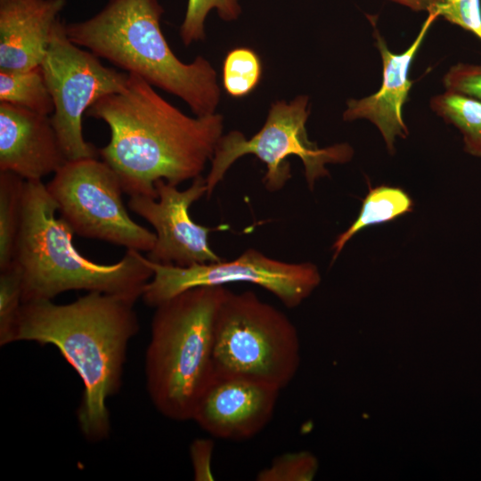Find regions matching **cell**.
I'll return each mask as SVG.
<instances>
[{
  "label": "cell",
  "mask_w": 481,
  "mask_h": 481,
  "mask_svg": "<svg viewBox=\"0 0 481 481\" xmlns=\"http://www.w3.org/2000/svg\"><path fill=\"white\" fill-rule=\"evenodd\" d=\"M86 116L109 126L99 155L129 196L157 199L159 180L178 185L201 175L224 135L221 114L188 116L132 73L124 91L99 99Z\"/></svg>",
  "instance_id": "1"
},
{
  "label": "cell",
  "mask_w": 481,
  "mask_h": 481,
  "mask_svg": "<svg viewBox=\"0 0 481 481\" xmlns=\"http://www.w3.org/2000/svg\"><path fill=\"white\" fill-rule=\"evenodd\" d=\"M136 301L87 291L68 304L47 299L22 304L14 342L53 345L77 371L84 385L77 420L89 443L110 435L106 401L121 387L127 346L140 330Z\"/></svg>",
  "instance_id": "2"
},
{
  "label": "cell",
  "mask_w": 481,
  "mask_h": 481,
  "mask_svg": "<svg viewBox=\"0 0 481 481\" xmlns=\"http://www.w3.org/2000/svg\"><path fill=\"white\" fill-rule=\"evenodd\" d=\"M163 12L159 0H109L65 29L73 43L178 97L195 116L216 113L221 101L216 69L200 55L191 62L176 57L161 29Z\"/></svg>",
  "instance_id": "3"
},
{
  "label": "cell",
  "mask_w": 481,
  "mask_h": 481,
  "mask_svg": "<svg viewBox=\"0 0 481 481\" xmlns=\"http://www.w3.org/2000/svg\"><path fill=\"white\" fill-rule=\"evenodd\" d=\"M42 180L26 181L22 220L13 260L22 276L23 303L53 300L69 290L100 291L138 300L152 277L146 257L126 249L117 263L102 265L80 254L73 231L60 216Z\"/></svg>",
  "instance_id": "4"
},
{
  "label": "cell",
  "mask_w": 481,
  "mask_h": 481,
  "mask_svg": "<svg viewBox=\"0 0 481 481\" xmlns=\"http://www.w3.org/2000/svg\"><path fill=\"white\" fill-rule=\"evenodd\" d=\"M226 289L197 287L155 307L144 358L146 388L155 409L171 420H192L215 377V321Z\"/></svg>",
  "instance_id": "5"
},
{
  "label": "cell",
  "mask_w": 481,
  "mask_h": 481,
  "mask_svg": "<svg viewBox=\"0 0 481 481\" xmlns=\"http://www.w3.org/2000/svg\"><path fill=\"white\" fill-rule=\"evenodd\" d=\"M299 363V338L290 319L253 291L226 289L215 321V377L244 378L281 390Z\"/></svg>",
  "instance_id": "6"
},
{
  "label": "cell",
  "mask_w": 481,
  "mask_h": 481,
  "mask_svg": "<svg viewBox=\"0 0 481 481\" xmlns=\"http://www.w3.org/2000/svg\"><path fill=\"white\" fill-rule=\"evenodd\" d=\"M309 114V97L298 95L290 102H273L263 126L250 138H246L238 130L224 134L205 177L207 197L211 196L231 166L245 155H254L265 165L263 183L271 192L281 190L291 178L289 157L300 159L311 190L317 179L329 175L327 164L349 161L353 149L347 143L319 148L308 139L306 121Z\"/></svg>",
  "instance_id": "7"
},
{
  "label": "cell",
  "mask_w": 481,
  "mask_h": 481,
  "mask_svg": "<svg viewBox=\"0 0 481 481\" xmlns=\"http://www.w3.org/2000/svg\"><path fill=\"white\" fill-rule=\"evenodd\" d=\"M45 186L75 234L139 252L153 248L156 234L130 217L120 180L102 159L68 160Z\"/></svg>",
  "instance_id": "8"
},
{
  "label": "cell",
  "mask_w": 481,
  "mask_h": 481,
  "mask_svg": "<svg viewBox=\"0 0 481 481\" xmlns=\"http://www.w3.org/2000/svg\"><path fill=\"white\" fill-rule=\"evenodd\" d=\"M60 20L40 65L53 102L51 121L68 160L97 158L99 150L83 135V117L99 99L124 91L129 73L104 66L73 43Z\"/></svg>",
  "instance_id": "9"
},
{
  "label": "cell",
  "mask_w": 481,
  "mask_h": 481,
  "mask_svg": "<svg viewBox=\"0 0 481 481\" xmlns=\"http://www.w3.org/2000/svg\"><path fill=\"white\" fill-rule=\"evenodd\" d=\"M147 263L153 274L143 288L142 299L154 308L190 289L235 282L260 286L286 307L294 308L308 298L321 281L318 268L310 262H285L252 248L231 261L178 266L154 263L147 258Z\"/></svg>",
  "instance_id": "10"
},
{
  "label": "cell",
  "mask_w": 481,
  "mask_h": 481,
  "mask_svg": "<svg viewBox=\"0 0 481 481\" xmlns=\"http://www.w3.org/2000/svg\"><path fill=\"white\" fill-rule=\"evenodd\" d=\"M158 198L130 196L128 208L155 229L156 241L147 258L154 263L188 266L218 262L221 257L208 243L212 228L195 223L191 206L207 195L206 179L200 175L185 190L165 180L155 183Z\"/></svg>",
  "instance_id": "11"
},
{
  "label": "cell",
  "mask_w": 481,
  "mask_h": 481,
  "mask_svg": "<svg viewBox=\"0 0 481 481\" xmlns=\"http://www.w3.org/2000/svg\"><path fill=\"white\" fill-rule=\"evenodd\" d=\"M280 389L239 377H214L200 396L192 420L214 437L241 441L270 422Z\"/></svg>",
  "instance_id": "12"
},
{
  "label": "cell",
  "mask_w": 481,
  "mask_h": 481,
  "mask_svg": "<svg viewBox=\"0 0 481 481\" xmlns=\"http://www.w3.org/2000/svg\"><path fill=\"white\" fill-rule=\"evenodd\" d=\"M67 161L49 115L0 102V171L42 180Z\"/></svg>",
  "instance_id": "13"
},
{
  "label": "cell",
  "mask_w": 481,
  "mask_h": 481,
  "mask_svg": "<svg viewBox=\"0 0 481 481\" xmlns=\"http://www.w3.org/2000/svg\"><path fill=\"white\" fill-rule=\"evenodd\" d=\"M436 20L435 16L428 14L410 47L398 54L387 48L385 40L376 30V45L382 61L381 86L370 96L348 100L343 112V119L346 121L367 119L373 123L382 135L390 152L394 151L395 137L405 138L408 135L402 109L412 86V81L408 77L409 69Z\"/></svg>",
  "instance_id": "14"
},
{
  "label": "cell",
  "mask_w": 481,
  "mask_h": 481,
  "mask_svg": "<svg viewBox=\"0 0 481 481\" xmlns=\"http://www.w3.org/2000/svg\"><path fill=\"white\" fill-rule=\"evenodd\" d=\"M66 0H0V69L40 67Z\"/></svg>",
  "instance_id": "15"
},
{
  "label": "cell",
  "mask_w": 481,
  "mask_h": 481,
  "mask_svg": "<svg viewBox=\"0 0 481 481\" xmlns=\"http://www.w3.org/2000/svg\"><path fill=\"white\" fill-rule=\"evenodd\" d=\"M412 208V200L401 188L381 185L370 189L356 219L333 243L332 260L338 257L346 242L361 230L373 224L393 221L411 212Z\"/></svg>",
  "instance_id": "16"
},
{
  "label": "cell",
  "mask_w": 481,
  "mask_h": 481,
  "mask_svg": "<svg viewBox=\"0 0 481 481\" xmlns=\"http://www.w3.org/2000/svg\"><path fill=\"white\" fill-rule=\"evenodd\" d=\"M0 102L44 115L53 112V102L40 67L0 69Z\"/></svg>",
  "instance_id": "17"
},
{
  "label": "cell",
  "mask_w": 481,
  "mask_h": 481,
  "mask_svg": "<svg viewBox=\"0 0 481 481\" xmlns=\"http://www.w3.org/2000/svg\"><path fill=\"white\" fill-rule=\"evenodd\" d=\"M432 110L461 133L464 150L481 158V102L445 91L430 100Z\"/></svg>",
  "instance_id": "18"
},
{
  "label": "cell",
  "mask_w": 481,
  "mask_h": 481,
  "mask_svg": "<svg viewBox=\"0 0 481 481\" xmlns=\"http://www.w3.org/2000/svg\"><path fill=\"white\" fill-rule=\"evenodd\" d=\"M26 180L0 171V270L13 260L20 229Z\"/></svg>",
  "instance_id": "19"
},
{
  "label": "cell",
  "mask_w": 481,
  "mask_h": 481,
  "mask_svg": "<svg viewBox=\"0 0 481 481\" xmlns=\"http://www.w3.org/2000/svg\"><path fill=\"white\" fill-rule=\"evenodd\" d=\"M262 72L261 59L253 49L235 47L227 53L223 61L224 89L233 98L245 97L258 86Z\"/></svg>",
  "instance_id": "20"
},
{
  "label": "cell",
  "mask_w": 481,
  "mask_h": 481,
  "mask_svg": "<svg viewBox=\"0 0 481 481\" xmlns=\"http://www.w3.org/2000/svg\"><path fill=\"white\" fill-rule=\"evenodd\" d=\"M416 12L441 17L474 34L481 40L480 0H387Z\"/></svg>",
  "instance_id": "21"
},
{
  "label": "cell",
  "mask_w": 481,
  "mask_h": 481,
  "mask_svg": "<svg viewBox=\"0 0 481 481\" xmlns=\"http://www.w3.org/2000/svg\"><path fill=\"white\" fill-rule=\"evenodd\" d=\"M215 11L224 21L240 18L242 8L240 0H187V6L180 26V37L185 46L206 38V20Z\"/></svg>",
  "instance_id": "22"
},
{
  "label": "cell",
  "mask_w": 481,
  "mask_h": 481,
  "mask_svg": "<svg viewBox=\"0 0 481 481\" xmlns=\"http://www.w3.org/2000/svg\"><path fill=\"white\" fill-rule=\"evenodd\" d=\"M23 304L22 276L12 261L0 270V346L14 342V334Z\"/></svg>",
  "instance_id": "23"
},
{
  "label": "cell",
  "mask_w": 481,
  "mask_h": 481,
  "mask_svg": "<svg viewBox=\"0 0 481 481\" xmlns=\"http://www.w3.org/2000/svg\"><path fill=\"white\" fill-rule=\"evenodd\" d=\"M318 469L316 458L306 451L289 452L274 457L259 470L257 481H310Z\"/></svg>",
  "instance_id": "24"
},
{
  "label": "cell",
  "mask_w": 481,
  "mask_h": 481,
  "mask_svg": "<svg viewBox=\"0 0 481 481\" xmlns=\"http://www.w3.org/2000/svg\"><path fill=\"white\" fill-rule=\"evenodd\" d=\"M443 83L448 92L481 102V63H457L445 73Z\"/></svg>",
  "instance_id": "25"
},
{
  "label": "cell",
  "mask_w": 481,
  "mask_h": 481,
  "mask_svg": "<svg viewBox=\"0 0 481 481\" xmlns=\"http://www.w3.org/2000/svg\"><path fill=\"white\" fill-rule=\"evenodd\" d=\"M215 444L209 438H197L190 445V458L196 481H213L212 460Z\"/></svg>",
  "instance_id": "26"
}]
</instances>
